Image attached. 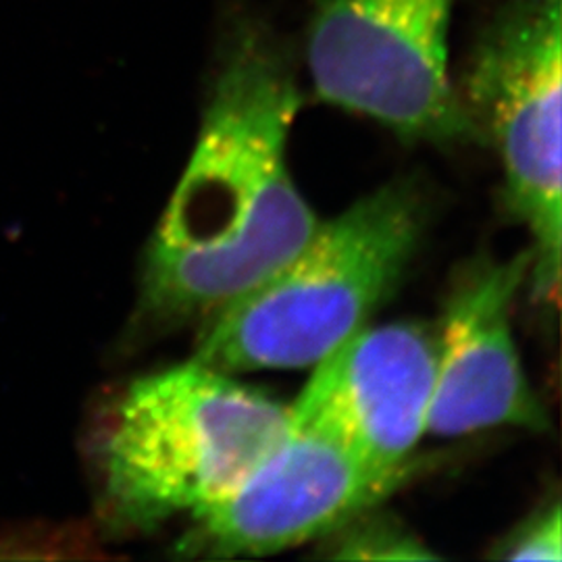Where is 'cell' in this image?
<instances>
[{"mask_svg": "<svg viewBox=\"0 0 562 562\" xmlns=\"http://www.w3.org/2000/svg\"><path fill=\"white\" fill-rule=\"evenodd\" d=\"M422 194L392 181L206 322L192 361L222 373L315 367L364 327L398 285L425 227Z\"/></svg>", "mask_w": 562, "mask_h": 562, "instance_id": "obj_3", "label": "cell"}, {"mask_svg": "<svg viewBox=\"0 0 562 562\" xmlns=\"http://www.w3.org/2000/svg\"><path fill=\"white\" fill-rule=\"evenodd\" d=\"M496 557L504 561H561V504L554 501L533 515L506 542L501 543Z\"/></svg>", "mask_w": 562, "mask_h": 562, "instance_id": "obj_10", "label": "cell"}, {"mask_svg": "<svg viewBox=\"0 0 562 562\" xmlns=\"http://www.w3.org/2000/svg\"><path fill=\"white\" fill-rule=\"evenodd\" d=\"M436 338L413 323L364 325L313 367L290 419L383 471H413L436 385Z\"/></svg>", "mask_w": 562, "mask_h": 562, "instance_id": "obj_7", "label": "cell"}, {"mask_svg": "<svg viewBox=\"0 0 562 562\" xmlns=\"http://www.w3.org/2000/svg\"><path fill=\"white\" fill-rule=\"evenodd\" d=\"M301 99L278 34L252 13L232 15L194 150L148 244L140 294L148 322H209L317 232L322 222L288 167Z\"/></svg>", "mask_w": 562, "mask_h": 562, "instance_id": "obj_1", "label": "cell"}, {"mask_svg": "<svg viewBox=\"0 0 562 562\" xmlns=\"http://www.w3.org/2000/svg\"><path fill=\"white\" fill-rule=\"evenodd\" d=\"M529 271L531 250H522L506 261L467 262L452 281L436 338L427 434L459 438L496 427H548L513 338L510 311Z\"/></svg>", "mask_w": 562, "mask_h": 562, "instance_id": "obj_8", "label": "cell"}, {"mask_svg": "<svg viewBox=\"0 0 562 562\" xmlns=\"http://www.w3.org/2000/svg\"><path fill=\"white\" fill-rule=\"evenodd\" d=\"M462 106L503 161L510 213L531 234V294L559 302L562 250L561 0H506L483 25Z\"/></svg>", "mask_w": 562, "mask_h": 562, "instance_id": "obj_4", "label": "cell"}, {"mask_svg": "<svg viewBox=\"0 0 562 562\" xmlns=\"http://www.w3.org/2000/svg\"><path fill=\"white\" fill-rule=\"evenodd\" d=\"M290 406L199 361L130 383L97 443L102 501L125 529L190 519L229 496L285 438Z\"/></svg>", "mask_w": 562, "mask_h": 562, "instance_id": "obj_2", "label": "cell"}, {"mask_svg": "<svg viewBox=\"0 0 562 562\" xmlns=\"http://www.w3.org/2000/svg\"><path fill=\"white\" fill-rule=\"evenodd\" d=\"M452 11L454 0H315L304 53L317 97L402 140H477L450 78Z\"/></svg>", "mask_w": 562, "mask_h": 562, "instance_id": "obj_5", "label": "cell"}, {"mask_svg": "<svg viewBox=\"0 0 562 562\" xmlns=\"http://www.w3.org/2000/svg\"><path fill=\"white\" fill-rule=\"evenodd\" d=\"M411 471H383L340 440L290 419L278 448L223 501L192 517L180 559L267 557L329 538L385 501Z\"/></svg>", "mask_w": 562, "mask_h": 562, "instance_id": "obj_6", "label": "cell"}, {"mask_svg": "<svg viewBox=\"0 0 562 562\" xmlns=\"http://www.w3.org/2000/svg\"><path fill=\"white\" fill-rule=\"evenodd\" d=\"M371 510L341 525L327 557L341 561H427L436 559L408 529L390 517H373Z\"/></svg>", "mask_w": 562, "mask_h": 562, "instance_id": "obj_9", "label": "cell"}]
</instances>
